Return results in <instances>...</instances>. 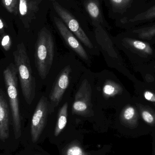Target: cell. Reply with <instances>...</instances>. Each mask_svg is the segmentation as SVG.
<instances>
[{"instance_id": "52a82bcc", "label": "cell", "mask_w": 155, "mask_h": 155, "mask_svg": "<svg viewBox=\"0 0 155 155\" xmlns=\"http://www.w3.org/2000/svg\"><path fill=\"white\" fill-rule=\"evenodd\" d=\"M53 5L54 10L70 31L74 34L86 47L93 49L94 47L93 44L72 15L62 7L57 2H54Z\"/></svg>"}, {"instance_id": "7c38bea8", "label": "cell", "mask_w": 155, "mask_h": 155, "mask_svg": "<svg viewBox=\"0 0 155 155\" xmlns=\"http://www.w3.org/2000/svg\"><path fill=\"white\" fill-rule=\"evenodd\" d=\"M120 90L117 84L111 80H107L103 86V95L105 98L108 99L118 94Z\"/></svg>"}, {"instance_id": "5bb4252c", "label": "cell", "mask_w": 155, "mask_h": 155, "mask_svg": "<svg viewBox=\"0 0 155 155\" xmlns=\"http://www.w3.org/2000/svg\"><path fill=\"white\" fill-rule=\"evenodd\" d=\"M155 18V5L147 10L145 12L137 14L130 20L131 22L139 21L152 20Z\"/></svg>"}, {"instance_id": "2e32d148", "label": "cell", "mask_w": 155, "mask_h": 155, "mask_svg": "<svg viewBox=\"0 0 155 155\" xmlns=\"http://www.w3.org/2000/svg\"><path fill=\"white\" fill-rule=\"evenodd\" d=\"M113 6L116 9H122L127 7L132 0H110Z\"/></svg>"}, {"instance_id": "8992f818", "label": "cell", "mask_w": 155, "mask_h": 155, "mask_svg": "<svg viewBox=\"0 0 155 155\" xmlns=\"http://www.w3.org/2000/svg\"><path fill=\"white\" fill-rule=\"evenodd\" d=\"M71 72V68L70 65H68L61 71L56 78L49 96L50 114L53 113L55 107L58 106L65 91L68 88L70 84Z\"/></svg>"}, {"instance_id": "6da1fadb", "label": "cell", "mask_w": 155, "mask_h": 155, "mask_svg": "<svg viewBox=\"0 0 155 155\" xmlns=\"http://www.w3.org/2000/svg\"><path fill=\"white\" fill-rule=\"evenodd\" d=\"M13 54L23 95L26 103L31 105L35 97L36 83L24 44L18 45Z\"/></svg>"}, {"instance_id": "9a60e30c", "label": "cell", "mask_w": 155, "mask_h": 155, "mask_svg": "<svg viewBox=\"0 0 155 155\" xmlns=\"http://www.w3.org/2000/svg\"><path fill=\"white\" fill-rule=\"evenodd\" d=\"M135 110L134 107H129L126 108L122 114V118L123 121L126 123L131 124L134 119Z\"/></svg>"}, {"instance_id": "ba28073f", "label": "cell", "mask_w": 155, "mask_h": 155, "mask_svg": "<svg viewBox=\"0 0 155 155\" xmlns=\"http://www.w3.org/2000/svg\"><path fill=\"white\" fill-rule=\"evenodd\" d=\"M54 21L59 32L68 46L71 48L80 57L85 61H88V55L85 50L77 40L71 31L63 22L61 19L54 17Z\"/></svg>"}, {"instance_id": "4fadbf2b", "label": "cell", "mask_w": 155, "mask_h": 155, "mask_svg": "<svg viewBox=\"0 0 155 155\" xmlns=\"http://www.w3.org/2000/svg\"><path fill=\"white\" fill-rule=\"evenodd\" d=\"M86 8L91 17L97 20L100 15V11L98 4L95 0H89L86 3Z\"/></svg>"}, {"instance_id": "277c9868", "label": "cell", "mask_w": 155, "mask_h": 155, "mask_svg": "<svg viewBox=\"0 0 155 155\" xmlns=\"http://www.w3.org/2000/svg\"><path fill=\"white\" fill-rule=\"evenodd\" d=\"M49 114V101L46 97L42 96L39 100L32 117L31 135L33 143H37L41 137Z\"/></svg>"}, {"instance_id": "ffe728a7", "label": "cell", "mask_w": 155, "mask_h": 155, "mask_svg": "<svg viewBox=\"0 0 155 155\" xmlns=\"http://www.w3.org/2000/svg\"><path fill=\"white\" fill-rule=\"evenodd\" d=\"M134 46L138 50H144L146 48V45L141 41H134L133 42Z\"/></svg>"}, {"instance_id": "ac0fdd59", "label": "cell", "mask_w": 155, "mask_h": 155, "mask_svg": "<svg viewBox=\"0 0 155 155\" xmlns=\"http://www.w3.org/2000/svg\"><path fill=\"white\" fill-rule=\"evenodd\" d=\"M142 117L144 121L149 124H153L155 123V120L153 116L148 111H144L142 112Z\"/></svg>"}, {"instance_id": "9c48e42d", "label": "cell", "mask_w": 155, "mask_h": 155, "mask_svg": "<svg viewBox=\"0 0 155 155\" xmlns=\"http://www.w3.org/2000/svg\"><path fill=\"white\" fill-rule=\"evenodd\" d=\"M4 92L0 91V139L5 141L9 137L10 109Z\"/></svg>"}, {"instance_id": "30bf717a", "label": "cell", "mask_w": 155, "mask_h": 155, "mask_svg": "<svg viewBox=\"0 0 155 155\" xmlns=\"http://www.w3.org/2000/svg\"><path fill=\"white\" fill-rule=\"evenodd\" d=\"M60 153L61 155H92L86 151L81 143L76 140L64 144L61 148Z\"/></svg>"}, {"instance_id": "603a6c76", "label": "cell", "mask_w": 155, "mask_h": 155, "mask_svg": "<svg viewBox=\"0 0 155 155\" xmlns=\"http://www.w3.org/2000/svg\"><path fill=\"white\" fill-rule=\"evenodd\" d=\"M153 155H155V140H154L153 143Z\"/></svg>"}, {"instance_id": "44dd1931", "label": "cell", "mask_w": 155, "mask_h": 155, "mask_svg": "<svg viewBox=\"0 0 155 155\" xmlns=\"http://www.w3.org/2000/svg\"><path fill=\"white\" fill-rule=\"evenodd\" d=\"M144 97L146 99L151 102H155V95L150 91H147L145 93Z\"/></svg>"}, {"instance_id": "5b68a950", "label": "cell", "mask_w": 155, "mask_h": 155, "mask_svg": "<svg viewBox=\"0 0 155 155\" xmlns=\"http://www.w3.org/2000/svg\"><path fill=\"white\" fill-rule=\"evenodd\" d=\"M92 95L91 85L87 79H84L75 95L72 108L73 114L84 117L92 116Z\"/></svg>"}, {"instance_id": "7402d4cb", "label": "cell", "mask_w": 155, "mask_h": 155, "mask_svg": "<svg viewBox=\"0 0 155 155\" xmlns=\"http://www.w3.org/2000/svg\"><path fill=\"white\" fill-rule=\"evenodd\" d=\"M12 0H5V4L7 6H9L12 3Z\"/></svg>"}, {"instance_id": "e0dca14e", "label": "cell", "mask_w": 155, "mask_h": 155, "mask_svg": "<svg viewBox=\"0 0 155 155\" xmlns=\"http://www.w3.org/2000/svg\"><path fill=\"white\" fill-rule=\"evenodd\" d=\"M1 45L5 51H8L10 50L12 45V42L9 35H5L3 37L1 41Z\"/></svg>"}, {"instance_id": "d6986e66", "label": "cell", "mask_w": 155, "mask_h": 155, "mask_svg": "<svg viewBox=\"0 0 155 155\" xmlns=\"http://www.w3.org/2000/svg\"><path fill=\"white\" fill-rule=\"evenodd\" d=\"M19 10L20 13L22 15H24L26 14L28 9L26 0H20Z\"/></svg>"}, {"instance_id": "8fae6325", "label": "cell", "mask_w": 155, "mask_h": 155, "mask_svg": "<svg viewBox=\"0 0 155 155\" xmlns=\"http://www.w3.org/2000/svg\"><path fill=\"white\" fill-rule=\"evenodd\" d=\"M68 103L63 105L59 110L57 117V122L54 131V136L58 137L63 131L67 124L68 117Z\"/></svg>"}, {"instance_id": "3957f363", "label": "cell", "mask_w": 155, "mask_h": 155, "mask_svg": "<svg viewBox=\"0 0 155 155\" xmlns=\"http://www.w3.org/2000/svg\"><path fill=\"white\" fill-rule=\"evenodd\" d=\"M54 44L52 35L46 28H44L38 36L35 44V59L39 76L44 79L50 72L53 62Z\"/></svg>"}, {"instance_id": "cb8c5ba5", "label": "cell", "mask_w": 155, "mask_h": 155, "mask_svg": "<svg viewBox=\"0 0 155 155\" xmlns=\"http://www.w3.org/2000/svg\"><path fill=\"white\" fill-rule=\"evenodd\" d=\"M3 23H2V20L0 19V29H2L3 28Z\"/></svg>"}, {"instance_id": "484cf974", "label": "cell", "mask_w": 155, "mask_h": 155, "mask_svg": "<svg viewBox=\"0 0 155 155\" xmlns=\"http://www.w3.org/2000/svg\"><path fill=\"white\" fill-rule=\"evenodd\" d=\"M40 155V154H35V155Z\"/></svg>"}, {"instance_id": "7a4b0ae2", "label": "cell", "mask_w": 155, "mask_h": 155, "mask_svg": "<svg viewBox=\"0 0 155 155\" xmlns=\"http://www.w3.org/2000/svg\"><path fill=\"white\" fill-rule=\"evenodd\" d=\"M17 75V70L14 64H10L4 71V79L16 139L21 135V118L19 107Z\"/></svg>"}, {"instance_id": "d4e9b609", "label": "cell", "mask_w": 155, "mask_h": 155, "mask_svg": "<svg viewBox=\"0 0 155 155\" xmlns=\"http://www.w3.org/2000/svg\"><path fill=\"white\" fill-rule=\"evenodd\" d=\"M0 155H11L10 154H0Z\"/></svg>"}]
</instances>
